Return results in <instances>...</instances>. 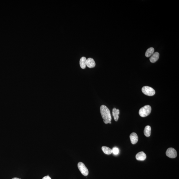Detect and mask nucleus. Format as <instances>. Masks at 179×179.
<instances>
[{"instance_id": "9b49d317", "label": "nucleus", "mask_w": 179, "mask_h": 179, "mask_svg": "<svg viewBox=\"0 0 179 179\" xmlns=\"http://www.w3.org/2000/svg\"><path fill=\"white\" fill-rule=\"evenodd\" d=\"M86 60L87 59L85 57H81L80 61V66L83 69L86 68Z\"/></svg>"}, {"instance_id": "7ed1b4c3", "label": "nucleus", "mask_w": 179, "mask_h": 179, "mask_svg": "<svg viewBox=\"0 0 179 179\" xmlns=\"http://www.w3.org/2000/svg\"><path fill=\"white\" fill-rule=\"evenodd\" d=\"M143 93L148 96H153L155 94V91L153 88L149 86H144L142 89Z\"/></svg>"}, {"instance_id": "f03ea898", "label": "nucleus", "mask_w": 179, "mask_h": 179, "mask_svg": "<svg viewBox=\"0 0 179 179\" xmlns=\"http://www.w3.org/2000/svg\"><path fill=\"white\" fill-rule=\"evenodd\" d=\"M151 110L152 108L150 106L146 105L140 109L139 114L141 117H146L150 115Z\"/></svg>"}, {"instance_id": "ddd939ff", "label": "nucleus", "mask_w": 179, "mask_h": 179, "mask_svg": "<svg viewBox=\"0 0 179 179\" xmlns=\"http://www.w3.org/2000/svg\"><path fill=\"white\" fill-rule=\"evenodd\" d=\"M154 49L153 48H150L148 49L146 51L145 55L146 57H150L154 53Z\"/></svg>"}, {"instance_id": "6e6552de", "label": "nucleus", "mask_w": 179, "mask_h": 179, "mask_svg": "<svg viewBox=\"0 0 179 179\" xmlns=\"http://www.w3.org/2000/svg\"><path fill=\"white\" fill-rule=\"evenodd\" d=\"M159 52H154L151 56L150 58V60L151 62L154 63L158 61L159 58Z\"/></svg>"}, {"instance_id": "39448f33", "label": "nucleus", "mask_w": 179, "mask_h": 179, "mask_svg": "<svg viewBox=\"0 0 179 179\" xmlns=\"http://www.w3.org/2000/svg\"><path fill=\"white\" fill-rule=\"evenodd\" d=\"M166 155L167 157L171 158H175L177 156V153L175 149L172 148H169L167 149Z\"/></svg>"}, {"instance_id": "423d86ee", "label": "nucleus", "mask_w": 179, "mask_h": 179, "mask_svg": "<svg viewBox=\"0 0 179 179\" xmlns=\"http://www.w3.org/2000/svg\"><path fill=\"white\" fill-rule=\"evenodd\" d=\"M131 142L133 144H135L137 142L138 140V137L136 133L133 132L130 135Z\"/></svg>"}, {"instance_id": "20e7f679", "label": "nucleus", "mask_w": 179, "mask_h": 179, "mask_svg": "<svg viewBox=\"0 0 179 179\" xmlns=\"http://www.w3.org/2000/svg\"><path fill=\"white\" fill-rule=\"evenodd\" d=\"M78 167L80 171L81 172V173L83 175L85 176H86L88 175V174H89V171H88L87 167L83 162H79L78 164Z\"/></svg>"}, {"instance_id": "4468645a", "label": "nucleus", "mask_w": 179, "mask_h": 179, "mask_svg": "<svg viewBox=\"0 0 179 179\" xmlns=\"http://www.w3.org/2000/svg\"><path fill=\"white\" fill-rule=\"evenodd\" d=\"M102 149L104 153L107 155H110L112 153V149L108 147L103 146Z\"/></svg>"}, {"instance_id": "2eb2a0df", "label": "nucleus", "mask_w": 179, "mask_h": 179, "mask_svg": "<svg viewBox=\"0 0 179 179\" xmlns=\"http://www.w3.org/2000/svg\"><path fill=\"white\" fill-rule=\"evenodd\" d=\"M112 150V153H113L114 155H117L119 154V149L118 148L114 147Z\"/></svg>"}, {"instance_id": "1a4fd4ad", "label": "nucleus", "mask_w": 179, "mask_h": 179, "mask_svg": "<svg viewBox=\"0 0 179 179\" xmlns=\"http://www.w3.org/2000/svg\"><path fill=\"white\" fill-rule=\"evenodd\" d=\"M96 65L95 61L93 59L89 58L86 60V66L89 68H92L94 67Z\"/></svg>"}, {"instance_id": "f8f14e48", "label": "nucleus", "mask_w": 179, "mask_h": 179, "mask_svg": "<svg viewBox=\"0 0 179 179\" xmlns=\"http://www.w3.org/2000/svg\"><path fill=\"white\" fill-rule=\"evenodd\" d=\"M151 127L150 126L148 125L145 127L144 130V134L147 137H149L151 135Z\"/></svg>"}, {"instance_id": "f257e3e1", "label": "nucleus", "mask_w": 179, "mask_h": 179, "mask_svg": "<svg viewBox=\"0 0 179 179\" xmlns=\"http://www.w3.org/2000/svg\"><path fill=\"white\" fill-rule=\"evenodd\" d=\"M100 112L104 122L106 124L108 123L111 124L112 117L108 108L104 105H103L100 107Z\"/></svg>"}, {"instance_id": "dca6fc26", "label": "nucleus", "mask_w": 179, "mask_h": 179, "mask_svg": "<svg viewBox=\"0 0 179 179\" xmlns=\"http://www.w3.org/2000/svg\"><path fill=\"white\" fill-rule=\"evenodd\" d=\"M42 179H51V178L49 175H48L43 177Z\"/></svg>"}, {"instance_id": "9d476101", "label": "nucleus", "mask_w": 179, "mask_h": 179, "mask_svg": "<svg viewBox=\"0 0 179 179\" xmlns=\"http://www.w3.org/2000/svg\"><path fill=\"white\" fill-rule=\"evenodd\" d=\"M113 115L114 117V119L115 121H118L119 118V109H117L116 108H114L113 110Z\"/></svg>"}, {"instance_id": "0eeeda50", "label": "nucleus", "mask_w": 179, "mask_h": 179, "mask_svg": "<svg viewBox=\"0 0 179 179\" xmlns=\"http://www.w3.org/2000/svg\"><path fill=\"white\" fill-rule=\"evenodd\" d=\"M137 160L143 161L146 158V155L143 152H141L138 153L136 156Z\"/></svg>"}, {"instance_id": "f3484780", "label": "nucleus", "mask_w": 179, "mask_h": 179, "mask_svg": "<svg viewBox=\"0 0 179 179\" xmlns=\"http://www.w3.org/2000/svg\"><path fill=\"white\" fill-rule=\"evenodd\" d=\"M12 179H21L18 178H17V177H14V178H12Z\"/></svg>"}]
</instances>
